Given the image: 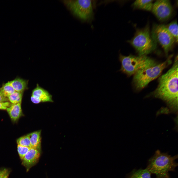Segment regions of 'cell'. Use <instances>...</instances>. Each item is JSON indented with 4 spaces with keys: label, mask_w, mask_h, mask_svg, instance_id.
<instances>
[{
    "label": "cell",
    "mask_w": 178,
    "mask_h": 178,
    "mask_svg": "<svg viewBox=\"0 0 178 178\" xmlns=\"http://www.w3.org/2000/svg\"><path fill=\"white\" fill-rule=\"evenodd\" d=\"M23 93L15 91L8 97L9 100L12 104L21 103Z\"/></svg>",
    "instance_id": "ac0fdd59"
},
{
    "label": "cell",
    "mask_w": 178,
    "mask_h": 178,
    "mask_svg": "<svg viewBox=\"0 0 178 178\" xmlns=\"http://www.w3.org/2000/svg\"><path fill=\"white\" fill-rule=\"evenodd\" d=\"M165 26L170 34L174 38L176 43L178 42V24L175 20Z\"/></svg>",
    "instance_id": "2e32d148"
},
{
    "label": "cell",
    "mask_w": 178,
    "mask_h": 178,
    "mask_svg": "<svg viewBox=\"0 0 178 178\" xmlns=\"http://www.w3.org/2000/svg\"><path fill=\"white\" fill-rule=\"evenodd\" d=\"M9 173V171L6 169L0 170V178H8Z\"/></svg>",
    "instance_id": "44dd1931"
},
{
    "label": "cell",
    "mask_w": 178,
    "mask_h": 178,
    "mask_svg": "<svg viewBox=\"0 0 178 178\" xmlns=\"http://www.w3.org/2000/svg\"><path fill=\"white\" fill-rule=\"evenodd\" d=\"M153 0H137L133 3L132 6L135 9L147 11H152L153 5Z\"/></svg>",
    "instance_id": "4fadbf2b"
},
{
    "label": "cell",
    "mask_w": 178,
    "mask_h": 178,
    "mask_svg": "<svg viewBox=\"0 0 178 178\" xmlns=\"http://www.w3.org/2000/svg\"><path fill=\"white\" fill-rule=\"evenodd\" d=\"M119 60L121 64L118 70L128 76L134 75L138 71L157 64L153 59L146 56H125L120 53Z\"/></svg>",
    "instance_id": "277c9868"
},
{
    "label": "cell",
    "mask_w": 178,
    "mask_h": 178,
    "mask_svg": "<svg viewBox=\"0 0 178 178\" xmlns=\"http://www.w3.org/2000/svg\"><path fill=\"white\" fill-rule=\"evenodd\" d=\"M151 173L146 168L133 170L127 178H151Z\"/></svg>",
    "instance_id": "9a60e30c"
},
{
    "label": "cell",
    "mask_w": 178,
    "mask_h": 178,
    "mask_svg": "<svg viewBox=\"0 0 178 178\" xmlns=\"http://www.w3.org/2000/svg\"><path fill=\"white\" fill-rule=\"evenodd\" d=\"M9 82L15 91L23 93L27 88L28 81L22 79L17 78Z\"/></svg>",
    "instance_id": "7c38bea8"
},
{
    "label": "cell",
    "mask_w": 178,
    "mask_h": 178,
    "mask_svg": "<svg viewBox=\"0 0 178 178\" xmlns=\"http://www.w3.org/2000/svg\"><path fill=\"white\" fill-rule=\"evenodd\" d=\"M21 103L12 104L6 110L12 121L14 122L17 121L22 114Z\"/></svg>",
    "instance_id": "8fae6325"
},
{
    "label": "cell",
    "mask_w": 178,
    "mask_h": 178,
    "mask_svg": "<svg viewBox=\"0 0 178 178\" xmlns=\"http://www.w3.org/2000/svg\"><path fill=\"white\" fill-rule=\"evenodd\" d=\"M9 101L8 97L4 96L0 92V103L8 102Z\"/></svg>",
    "instance_id": "603a6c76"
},
{
    "label": "cell",
    "mask_w": 178,
    "mask_h": 178,
    "mask_svg": "<svg viewBox=\"0 0 178 178\" xmlns=\"http://www.w3.org/2000/svg\"><path fill=\"white\" fill-rule=\"evenodd\" d=\"M15 91L9 82L4 84L0 89V92L4 96L7 97Z\"/></svg>",
    "instance_id": "e0dca14e"
},
{
    "label": "cell",
    "mask_w": 178,
    "mask_h": 178,
    "mask_svg": "<svg viewBox=\"0 0 178 178\" xmlns=\"http://www.w3.org/2000/svg\"><path fill=\"white\" fill-rule=\"evenodd\" d=\"M31 148V147L18 145V152L20 157L22 160Z\"/></svg>",
    "instance_id": "ffe728a7"
},
{
    "label": "cell",
    "mask_w": 178,
    "mask_h": 178,
    "mask_svg": "<svg viewBox=\"0 0 178 178\" xmlns=\"http://www.w3.org/2000/svg\"><path fill=\"white\" fill-rule=\"evenodd\" d=\"M41 131L34 132L28 134L31 147L41 149Z\"/></svg>",
    "instance_id": "5bb4252c"
},
{
    "label": "cell",
    "mask_w": 178,
    "mask_h": 178,
    "mask_svg": "<svg viewBox=\"0 0 178 178\" xmlns=\"http://www.w3.org/2000/svg\"><path fill=\"white\" fill-rule=\"evenodd\" d=\"M31 100L35 104L41 102H53L52 95L38 84H37L36 87L32 91Z\"/></svg>",
    "instance_id": "9c48e42d"
},
{
    "label": "cell",
    "mask_w": 178,
    "mask_h": 178,
    "mask_svg": "<svg viewBox=\"0 0 178 178\" xmlns=\"http://www.w3.org/2000/svg\"><path fill=\"white\" fill-rule=\"evenodd\" d=\"M11 103L9 102L0 103V110H6L11 106Z\"/></svg>",
    "instance_id": "7402d4cb"
},
{
    "label": "cell",
    "mask_w": 178,
    "mask_h": 178,
    "mask_svg": "<svg viewBox=\"0 0 178 178\" xmlns=\"http://www.w3.org/2000/svg\"><path fill=\"white\" fill-rule=\"evenodd\" d=\"M151 35L156 43L157 44L158 43L161 45L165 54L167 55L175 42L165 25L154 24Z\"/></svg>",
    "instance_id": "8992f818"
},
{
    "label": "cell",
    "mask_w": 178,
    "mask_h": 178,
    "mask_svg": "<svg viewBox=\"0 0 178 178\" xmlns=\"http://www.w3.org/2000/svg\"><path fill=\"white\" fill-rule=\"evenodd\" d=\"M178 62L177 55L171 68L159 77L158 86L153 93L155 97L174 106L178 102Z\"/></svg>",
    "instance_id": "6da1fadb"
},
{
    "label": "cell",
    "mask_w": 178,
    "mask_h": 178,
    "mask_svg": "<svg viewBox=\"0 0 178 178\" xmlns=\"http://www.w3.org/2000/svg\"><path fill=\"white\" fill-rule=\"evenodd\" d=\"M172 55L169 56L164 62L157 64L137 71L134 75L133 83L135 89L141 90L150 82L159 77L163 70L171 64Z\"/></svg>",
    "instance_id": "3957f363"
},
{
    "label": "cell",
    "mask_w": 178,
    "mask_h": 178,
    "mask_svg": "<svg viewBox=\"0 0 178 178\" xmlns=\"http://www.w3.org/2000/svg\"><path fill=\"white\" fill-rule=\"evenodd\" d=\"M64 2L75 15L84 20L90 19L93 15L91 0H65Z\"/></svg>",
    "instance_id": "52a82bcc"
},
{
    "label": "cell",
    "mask_w": 178,
    "mask_h": 178,
    "mask_svg": "<svg viewBox=\"0 0 178 178\" xmlns=\"http://www.w3.org/2000/svg\"><path fill=\"white\" fill-rule=\"evenodd\" d=\"M128 42L139 56H146L151 53L156 48L157 44L150 34L148 24L144 28L137 29L133 38Z\"/></svg>",
    "instance_id": "5b68a950"
},
{
    "label": "cell",
    "mask_w": 178,
    "mask_h": 178,
    "mask_svg": "<svg viewBox=\"0 0 178 178\" xmlns=\"http://www.w3.org/2000/svg\"><path fill=\"white\" fill-rule=\"evenodd\" d=\"M178 157V155L171 156L157 150L149 160L146 169L156 178H170L169 172L174 171L178 166L175 161Z\"/></svg>",
    "instance_id": "7a4b0ae2"
},
{
    "label": "cell",
    "mask_w": 178,
    "mask_h": 178,
    "mask_svg": "<svg viewBox=\"0 0 178 178\" xmlns=\"http://www.w3.org/2000/svg\"><path fill=\"white\" fill-rule=\"evenodd\" d=\"M18 145L31 147L30 138L27 134L18 138L17 140Z\"/></svg>",
    "instance_id": "d6986e66"
},
{
    "label": "cell",
    "mask_w": 178,
    "mask_h": 178,
    "mask_svg": "<svg viewBox=\"0 0 178 178\" xmlns=\"http://www.w3.org/2000/svg\"><path fill=\"white\" fill-rule=\"evenodd\" d=\"M41 149L31 147L22 160V164L28 172L30 169L36 164L39 160Z\"/></svg>",
    "instance_id": "30bf717a"
},
{
    "label": "cell",
    "mask_w": 178,
    "mask_h": 178,
    "mask_svg": "<svg viewBox=\"0 0 178 178\" xmlns=\"http://www.w3.org/2000/svg\"><path fill=\"white\" fill-rule=\"evenodd\" d=\"M173 8L169 0H158L153 3L152 11L161 21L168 20L172 15Z\"/></svg>",
    "instance_id": "ba28073f"
}]
</instances>
